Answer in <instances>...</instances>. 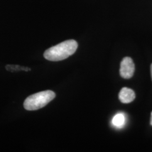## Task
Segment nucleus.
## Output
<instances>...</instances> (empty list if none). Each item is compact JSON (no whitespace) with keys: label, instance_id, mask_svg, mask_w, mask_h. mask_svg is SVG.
I'll return each mask as SVG.
<instances>
[{"label":"nucleus","instance_id":"1","mask_svg":"<svg viewBox=\"0 0 152 152\" xmlns=\"http://www.w3.org/2000/svg\"><path fill=\"white\" fill-rule=\"evenodd\" d=\"M78 48L75 40H66L46 50L44 53V58L52 61L64 60L73 54Z\"/></svg>","mask_w":152,"mask_h":152},{"label":"nucleus","instance_id":"2","mask_svg":"<svg viewBox=\"0 0 152 152\" xmlns=\"http://www.w3.org/2000/svg\"><path fill=\"white\" fill-rule=\"evenodd\" d=\"M56 96L51 90L36 93L29 96L24 102V108L27 110H36L42 108L53 100Z\"/></svg>","mask_w":152,"mask_h":152},{"label":"nucleus","instance_id":"3","mask_svg":"<svg viewBox=\"0 0 152 152\" xmlns=\"http://www.w3.org/2000/svg\"><path fill=\"white\" fill-rule=\"evenodd\" d=\"M135 72V64L130 57H125L122 60L120 65V73L121 76L125 78H131Z\"/></svg>","mask_w":152,"mask_h":152},{"label":"nucleus","instance_id":"4","mask_svg":"<svg viewBox=\"0 0 152 152\" xmlns=\"http://www.w3.org/2000/svg\"><path fill=\"white\" fill-rule=\"evenodd\" d=\"M118 96L122 103H130L135 99V94L132 89L125 87L121 90Z\"/></svg>","mask_w":152,"mask_h":152},{"label":"nucleus","instance_id":"5","mask_svg":"<svg viewBox=\"0 0 152 152\" xmlns=\"http://www.w3.org/2000/svg\"><path fill=\"white\" fill-rule=\"evenodd\" d=\"M126 120V118L125 114L122 113H119L115 114L113 117L112 123L114 127L121 129L125 126Z\"/></svg>","mask_w":152,"mask_h":152},{"label":"nucleus","instance_id":"6","mask_svg":"<svg viewBox=\"0 0 152 152\" xmlns=\"http://www.w3.org/2000/svg\"><path fill=\"white\" fill-rule=\"evenodd\" d=\"M6 69L7 71L14 72H18V71H30L31 69L30 68L27 66H23L18 65H7L5 66Z\"/></svg>","mask_w":152,"mask_h":152},{"label":"nucleus","instance_id":"7","mask_svg":"<svg viewBox=\"0 0 152 152\" xmlns=\"http://www.w3.org/2000/svg\"><path fill=\"white\" fill-rule=\"evenodd\" d=\"M151 76H152V65H151Z\"/></svg>","mask_w":152,"mask_h":152},{"label":"nucleus","instance_id":"8","mask_svg":"<svg viewBox=\"0 0 152 152\" xmlns=\"http://www.w3.org/2000/svg\"><path fill=\"white\" fill-rule=\"evenodd\" d=\"M151 125L152 126V112L151 113Z\"/></svg>","mask_w":152,"mask_h":152}]
</instances>
